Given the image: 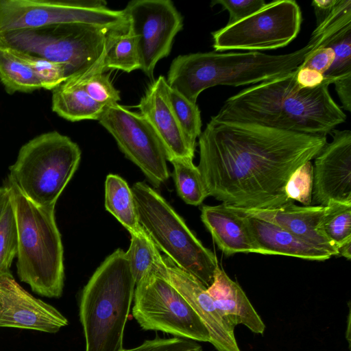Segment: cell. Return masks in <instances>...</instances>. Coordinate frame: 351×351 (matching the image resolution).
Wrapping results in <instances>:
<instances>
[{"label": "cell", "instance_id": "5", "mask_svg": "<svg viewBox=\"0 0 351 351\" xmlns=\"http://www.w3.org/2000/svg\"><path fill=\"white\" fill-rule=\"evenodd\" d=\"M4 185L8 189L17 224L18 276L36 293L60 298L64 287V250L55 208L34 204L8 178Z\"/></svg>", "mask_w": 351, "mask_h": 351}, {"label": "cell", "instance_id": "26", "mask_svg": "<svg viewBox=\"0 0 351 351\" xmlns=\"http://www.w3.org/2000/svg\"><path fill=\"white\" fill-rule=\"evenodd\" d=\"M130 235V245L125 254L136 284L151 271H157L165 261L145 231Z\"/></svg>", "mask_w": 351, "mask_h": 351}, {"label": "cell", "instance_id": "20", "mask_svg": "<svg viewBox=\"0 0 351 351\" xmlns=\"http://www.w3.org/2000/svg\"><path fill=\"white\" fill-rule=\"evenodd\" d=\"M207 291L219 314L231 329L234 330L238 324H243L256 334L264 332L265 325L245 292L219 265Z\"/></svg>", "mask_w": 351, "mask_h": 351}, {"label": "cell", "instance_id": "44", "mask_svg": "<svg viewBox=\"0 0 351 351\" xmlns=\"http://www.w3.org/2000/svg\"><path fill=\"white\" fill-rule=\"evenodd\" d=\"M350 313L348 315V329H347V339L350 344Z\"/></svg>", "mask_w": 351, "mask_h": 351}, {"label": "cell", "instance_id": "6", "mask_svg": "<svg viewBox=\"0 0 351 351\" xmlns=\"http://www.w3.org/2000/svg\"><path fill=\"white\" fill-rule=\"evenodd\" d=\"M110 32L82 23L51 25L0 32V47L63 65L66 77L104 72Z\"/></svg>", "mask_w": 351, "mask_h": 351}, {"label": "cell", "instance_id": "13", "mask_svg": "<svg viewBox=\"0 0 351 351\" xmlns=\"http://www.w3.org/2000/svg\"><path fill=\"white\" fill-rule=\"evenodd\" d=\"M136 37L141 70L152 78L158 62L168 56L183 18L170 0H132L123 10Z\"/></svg>", "mask_w": 351, "mask_h": 351}, {"label": "cell", "instance_id": "34", "mask_svg": "<svg viewBox=\"0 0 351 351\" xmlns=\"http://www.w3.org/2000/svg\"><path fill=\"white\" fill-rule=\"evenodd\" d=\"M313 187V165L308 161L300 166L289 177L285 191L287 197L304 206H311Z\"/></svg>", "mask_w": 351, "mask_h": 351}, {"label": "cell", "instance_id": "10", "mask_svg": "<svg viewBox=\"0 0 351 351\" xmlns=\"http://www.w3.org/2000/svg\"><path fill=\"white\" fill-rule=\"evenodd\" d=\"M132 315L142 329L210 342L209 332L185 298L157 271L136 284Z\"/></svg>", "mask_w": 351, "mask_h": 351}, {"label": "cell", "instance_id": "1", "mask_svg": "<svg viewBox=\"0 0 351 351\" xmlns=\"http://www.w3.org/2000/svg\"><path fill=\"white\" fill-rule=\"evenodd\" d=\"M326 143V135L211 117L199 136L197 167L208 196L238 208L271 209L294 202L285 194L288 179Z\"/></svg>", "mask_w": 351, "mask_h": 351}, {"label": "cell", "instance_id": "3", "mask_svg": "<svg viewBox=\"0 0 351 351\" xmlns=\"http://www.w3.org/2000/svg\"><path fill=\"white\" fill-rule=\"evenodd\" d=\"M318 47L317 41H309L300 49L280 55L259 51L180 55L171 63L166 80L170 88L196 103L203 90L215 86L261 83L287 75Z\"/></svg>", "mask_w": 351, "mask_h": 351}, {"label": "cell", "instance_id": "14", "mask_svg": "<svg viewBox=\"0 0 351 351\" xmlns=\"http://www.w3.org/2000/svg\"><path fill=\"white\" fill-rule=\"evenodd\" d=\"M315 158L311 204L351 203V132L333 130Z\"/></svg>", "mask_w": 351, "mask_h": 351}, {"label": "cell", "instance_id": "4", "mask_svg": "<svg viewBox=\"0 0 351 351\" xmlns=\"http://www.w3.org/2000/svg\"><path fill=\"white\" fill-rule=\"evenodd\" d=\"M136 283L125 252L116 250L95 270L80 300L85 351H123Z\"/></svg>", "mask_w": 351, "mask_h": 351}, {"label": "cell", "instance_id": "7", "mask_svg": "<svg viewBox=\"0 0 351 351\" xmlns=\"http://www.w3.org/2000/svg\"><path fill=\"white\" fill-rule=\"evenodd\" d=\"M132 191L140 224L158 249L208 288L219 266L215 253L202 243L173 208L152 187L138 182Z\"/></svg>", "mask_w": 351, "mask_h": 351}, {"label": "cell", "instance_id": "19", "mask_svg": "<svg viewBox=\"0 0 351 351\" xmlns=\"http://www.w3.org/2000/svg\"><path fill=\"white\" fill-rule=\"evenodd\" d=\"M243 216L251 233L255 247L254 253L288 256L319 261L332 256L325 250L271 222L255 217Z\"/></svg>", "mask_w": 351, "mask_h": 351}, {"label": "cell", "instance_id": "40", "mask_svg": "<svg viewBox=\"0 0 351 351\" xmlns=\"http://www.w3.org/2000/svg\"><path fill=\"white\" fill-rule=\"evenodd\" d=\"M333 84L343 108L351 112V75L337 79Z\"/></svg>", "mask_w": 351, "mask_h": 351}, {"label": "cell", "instance_id": "16", "mask_svg": "<svg viewBox=\"0 0 351 351\" xmlns=\"http://www.w3.org/2000/svg\"><path fill=\"white\" fill-rule=\"evenodd\" d=\"M158 273L188 302L208 330L210 343L218 351H241L234 330L225 322L206 287L196 278L176 266L168 257Z\"/></svg>", "mask_w": 351, "mask_h": 351}, {"label": "cell", "instance_id": "38", "mask_svg": "<svg viewBox=\"0 0 351 351\" xmlns=\"http://www.w3.org/2000/svg\"><path fill=\"white\" fill-rule=\"evenodd\" d=\"M335 52L330 47L319 46L306 56L300 66L307 67L324 75L332 66Z\"/></svg>", "mask_w": 351, "mask_h": 351}, {"label": "cell", "instance_id": "36", "mask_svg": "<svg viewBox=\"0 0 351 351\" xmlns=\"http://www.w3.org/2000/svg\"><path fill=\"white\" fill-rule=\"evenodd\" d=\"M123 351H202L195 341L180 337L160 338L145 340L141 345Z\"/></svg>", "mask_w": 351, "mask_h": 351}, {"label": "cell", "instance_id": "28", "mask_svg": "<svg viewBox=\"0 0 351 351\" xmlns=\"http://www.w3.org/2000/svg\"><path fill=\"white\" fill-rule=\"evenodd\" d=\"M319 230L335 247L351 241V203L330 201L324 206Z\"/></svg>", "mask_w": 351, "mask_h": 351}, {"label": "cell", "instance_id": "43", "mask_svg": "<svg viewBox=\"0 0 351 351\" xmlns=\"http://www.w3.org/2000/svg\"><path fill=\"white\" fill-rule=\"evenodd\" d=\"M9 198V191L8 188L3 184L0 186V214Z\"/></svg>", "mask_w": 351, "mask_h": 351}, {"label": "cell", "instance_id": "39", "mask_svg": "<svg viewBox=\"0 0 351 351\" xmlns=\"http://www.w3.org/2000/svg\"><path fill=\"white\" fill-rule=\"evenodd\" d=\"M296 81L302 88H313L321 85L325 77L316 71L300 66L297 69Z\"/></svg>", "mask_w": 351, "mask_h": 351}, {"label": "cell", "instance_id": "33", "mask_svg": "<svg viewBox=\"0 0 351 351\" xmlns=\"http://www.w3.org/2000/svg\"><path fill=\"white\" fill-rule=\"evenodd\" d=\"M349 25H351V1L339 0L327 18L316 26L309 41H317L321 46Z\"/></svg>", "mask_w": 351, "mask_h": 351}, {"label": "cell", "instance_id": "27", "mask_svg": "<svg viewBox=\"0 0 351 351\" xmlns=\"http://www.w3.org/2000/svg\"><path fill=\"white\" fill-rule=\"evenodd\" d=\"M173 166V178L179 196L190 205L199 206L208 196L201 173L190 158H177Z\"/></svg>", "mask_w": 351, "mask_h": 351}, {"label": "cell", "instance_id": "41", "mask_svg": "<svg viewBox=\"0 0 351 351\" xmlns=\"http://www.w3.org/2000/svg\"><path fill=\"white\" fill-rule=\"evenodd\" d=\"M339 0H314L311 5L316 17L317 26L320 25L330 14Z\"/></svg>", "mask_w": 351, "mask_h": 351}, {"label": "cell", "instance_id": "22", "mask_svg": "<svg viewBox=\"0 0 351 351\" xmlns=\"http://www.w3.org/2000/svg\"><path fill=\"white\" fill-rule=\"evenodd\" d=\"M86 76L90 75L67 78L53 90L51 107L54 112L70 121L99 120L105 107L93 100L84 89Z\"/></svg>", "mask_w": 351, "mask_h": 351}, {"label": "cell", "instance_id": "11", "mask_svg": "<svg viewBox=\"0 0 351 351\" xmlns=\"http://www.w3.org/2000/svg\"><path fill=\"white\" fill-rule=\"evenodd\" d=\"M302 21L295 1H272L243 20L212 32L213 47L215 52L283 47L297 37Z\"/></svg>", "mask_w": 351, "mask_h": 351}, {"label": "cell", "instance_id": "17", "mask_svg": "<svg viewBox=\"0 0 351 351\" xmlns=\"http://www.w3.org/2000/svg\"><path fill=\"white\" fill-rule=\"evenodd\" d=\"M137 107L158 138L167 160L193 159L195 150L189 145L173 112L164 76L148 86Z\"/></svg>", "mask_w": 351, "mask_h": 351}, {"label": "cell", "instance_id": "9", "mask_svg": "<svg viewBox=\"0 0 351 351\" xmlns=\"http://www.w3.org/2000/svg\"><path fill=\"white\" fill-rule=\"evenodd\" d=\"M66 23L128 29L123 10L109 8L104 0H0V32Z\"/></svg>", "mask_w": 351, "mask_h": 351}, {"label": "cell", "instance_id": "21", "mask_svg": "<svg viewBox=\"0 0 351 351\" xmlns=\"http://www.w3.org/2000/svg\"><path fill=\"white\" fill-rule=\"evenodd\" d=\"M201 219L224 254L254 253L255 247L245 217L227 204L203 206Z\"/></svg>", "mask_w": 351, "mask_h": 351}, {"label": "cell", "instance_id": "31", "mask_svg": "<svg viewBox=\"0 0 351 351\" xmlns=\"http://www.w3.org/2000/svg\"><path fill=\"white\" fill-rule=\"evenodd\" d=\"M321 46L330 47L335 52V60L324 77L334 82L351 75V25L326 41Z\"/></svg>", "mask_w": 351, "mask_h": 351}, {"label": "cell", "instance_id": "15", "mask_svg": "<svg viewBox=\"0 0 351 351\" xmlns=\"http://www.w3.org/2000/svg\"><path fill=\"white\" fill-rule=\"evenodd\" d=\"M68 324L60 311L32 296L12 274L0 275V327L55 333Z\"/></svg>", "mask_w": 351, "mask_h": 351}, {"label": "cell", "instance_id": "12", "mask_svg": "<svg viewBox=\"0 0 351 351\" xmlns=\"http://www.w3.org/2000/svg\"><path fill=\"white\" fill-rule=\"evenodd\" d=\"M99 123L114 137L125 156L134 163L154 187L169 178L167 158L145 119L121 105L106 107Z\"/></svg>", "mask_w": 351, "mask_h": 351}, {"label": "cell", "instance_id": "2", "mask_svg": "<svg viewBox=\"0 0 351 351\" xmlns=\"http://www.w3.org/2000/svg\"><path fill=\"white\" fill-rule=\"evenodd\" d=\"M297 69L244 89L229 97L213 119L257 124L277 130L327 135L346 121V115L331 97L325 77L319 86L302 88Z\"/></svg>", "mask_w": 351, "mask_h": 351}, {"label": "cell", "instance_id": "8", "mask_svg": "<svg viewBox=\"0 0 351 351\" xmlns=\"http://www.w3.org/2000/svg\"><path fill=\"white\" fill-rule=\"evenodd\" d=\"M80 159L81 150L69 137L44 133L21 147L8 178L34 204L55 208Z\"/></svg>", "mask_w": 351, "mask_h": 351}, {"label": "cell", "instance_id": "35", "mask_svg": "<svg viewBox=\"0 0 351 351\" xmlns=\"http://www.w3.org/2000/svg\"><path fill=\"white\" fill-rule=\"evenodd\" d=\"M83 84L88 95L105 108L118 104L121 99L120 92L113 86L109 75L102 72L86 76Z\"/></svg>", "mask_w": 351, "mask_h": 351}, {"label": "cell", "instance_id": "29", "mask_svg": "<svg viewBox=\"0 0 351 351\" xmlns=\"http://www.w3.org/2000/svg\"><path fill=\"white\" fill-rule=\"evenodd\" d=\"M169 97L173 112L189 145L195 150L196 140L202 133L201 114L197 105L169 86Z\"/></svg>", "mask_w": 351, "mask_h": 351}, {"label": "cell", "instance_id": "37", "mask_svg": "<svg viewBox=\"0 0 351 351\" xmlns=\"http://www.w3.org/2000/svg\"><path fill=\"white\" fill-rule=\"evenodd\" d=\"M219 4L229 12L227 26L233 25L250 16L263 8L266 3L264 0H214L210 6Z\"/></svg>", "mask_w": 351, "mask_h": 351}, {"label": "cell", "instance_id": "32", "mask_svg": "<svg viewBox=\"0 0 351 351\" xmlns=\"http://www.w3.org/2000/svg\"><path fill=\"white\" fill-rule=\"evenodd\" d=\"M14 51L32 69L42 88L53 90L67 79L63 65L29 53Z\"/></svg>", "mask_w": 351, "mask_h": 351}, {"label": "cell", "instance_id": "42", "mask_svg": "<svg viewBox=\"0 0 351 351\" xmlns=\"http://www.w3.org/2000/svg\"><path fill=\"white\" fill-rule=\"evenodd\" d=\"M338 255L343 256L349 261L351 259V241L338 248Z\"/></svg>", "mask_w": 351, "mask_h": 351}, {"label": "cell", "instance_id": "18", "mask_svg": "<svg viewBox=\"0 0 351 351\" xmlns=\"http://www.w3.org/2000/svg\"><path fill=\"white\" fill-rule=\"evenodd\" d=\"M228 206L242 215L255 217L271 222L325 250L332 256H338L337 248L319 230L324 206H298L294 202L271 209H247Z\"/></svg>", "mask_w": 351, "mask_h": 351}, {"label": "cell", "instance_id": "30", "mask_svg": "<svg viewBox=\"0 0 351 351\" xmlns=\"http://www.w3.org/2000/svg\"><path fill=\"white\" fill-rule=\"evenodd\" d=\"M18 230L15 213L10 198L0 214V275L12 274L10 267L17 254Z\"/></svg>", "mask_w": 351, "mask_h": 351}, {"label": "cell", "instance_id": "24", "mask_svg": "<svg viewBox=\"0 0 351 351\" xmlns=\"http://www.w3.org/2000/svg\"><path fill=\"white\" fill-rule=\"evenodd\" d=\"M0 81L9 94L42 88L30 66L9 48L0 47Z\"/></svg>", "mask_w": 351, "mask_h": 351}, {"label": "cell", "instance_id": "23", "mask_svg": "<svg viewBox=\"0 0 351 351\" xmlns=\"http://www.w3.org/2000/svg\"><path fill=\"white\" fill-rule=\"evenodd\" d=\"M105 208L130 234L144 232L138 220L132 189L118 175L109 174L106 176Z\"/></svg>", "mask_w": 351, "mask_h": 351}, {"label": "cell", "instance_id": "25", "mask_svg": "<svg viewBox=\"0 0 351 351\" xmlns=\"http://www.w3.org/2000/svg\"><path fill=\"white\" fill-rule=\"evenodd\" d=\"M104 69H119L127 73L141 69L136 38L128 29L109 32Z\"/></svg>", "mask_w": 351, "mask_h": 351}]
</instances>
